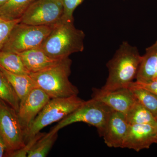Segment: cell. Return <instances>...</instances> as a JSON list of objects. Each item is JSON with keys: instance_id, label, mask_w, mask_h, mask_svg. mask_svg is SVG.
Segmentation results:
<instances>
[{"instance_id": "obj_16", "label": "cell", "mask_w": 157, "mask_h": 157, "mask_svg": "<svg viewBox=\"0 0 157 157\" xmlns=\"http://www.w3.org/2000/svg\"><path fill=\"white\" fill-rule=\"evenodd\" d=\"M0 66L9 72L16 74H29L18 54L0 50Z\"/></svg>"}, {"instance_id": "obj_5", "label": "cell", "mask_w": 157, "mask_h": 157, "mask_svg": "<svg viewBox=\"0 0 157 157\" xmlns=\"http://www.w3.org/2000/svg\"><path fill=\"white\" fill-rule=\"evenodd\" d=\"M113 110L101 101L92 98L85 101L76 110L59 121L50 131L58 132L71 124L83 122L95 127L99 135L102 137Z\"/></svg>"}, {"instance_id": "obj_11", "label": "cell", "mask_w": 157, "mask_h": 157, "mask_svg": "<svg viewBox=\"0 0 157 157\" xmlns=\"http://www.w3.org/2000/svg\"><path fill=\"white\" fill-rule=\"evenodd\" d=\"M129 127L125 115L113 110L102 136L105 144L109 147L123 148Z\"/></svg>"}, {"instance_id": "obj_4", "label": "cell", "mask_w": 157, "mask_h": 157, "mask_svg": "<svg viewBox=\"0 0 157 157\" xmlns=\"http://www.w3.org/2000/svg\"><path fill=\"white\" fill-rule=\"evenodd\" d=\"M84 101L77 96L51 99L39 112L30 126L24 131L25 143L45 127L60 121L67 116Z\"/></svg>"}, {"instance_id": "obj_12", "label": "cell", "mask_w": 157, "mask_h": 157, "mask_svg": "<svg viewBox=\"0 0 157 157\" xmlns=\"http://www.w3.org/2000/svg\"><path fill=\"white\" fill-rule=\"evenodd\" d=\"M153 144H156L155 125L148 124H129L123 148L138 152L149 148Z\"/></svg>"}, {"instance_id": "obj_25", "label": "cell", "mask_w": 157, "mask_h": 157, "mask_svg": "<svg viewBox=\"0 0 157 157\" xmlns=\"http://www.w3.org/2000/svg\"><path fill=\"white\" fill-rule=\"evenodd\" d=\"M8 147L6 142L1 134H0V157H6L8 154Z\"/></svg>"}, {"instance_id": "obj_29", "label": "cell", "mask_w": 157, "mask_h": 157, "mask_svg": "<svg viewBox=\"0 0 157 157\" xmlns=\"http://www.w3.org/2000/svg\"><path fill=\"white\" fill-rule=\"evenodd\" d=\"M2 19V18H1V17H0V20H1Z\"/></svg>"}, {"instance_id": "obj_27", "label": "cell", "mask_w": 157, "mask_h": 157, "mask_svg": "<svg viewBox=\"0 0 157 157\" xmlns=\"http://www.w3.org/2000/svg\"><path fill=\"white\" fill-rule=\"evenodd\" d=\"M155 128L156 133V144H157V117L156 118L155 124Z\"/></svg>"}, {"instance_id": "obj_19", "label": "cell", "mask_w": 157, "mask_h": 157, "mask_svg": "<svg viewBox=\"0 0 157 157\" xmlns=\"http://www.w3.org/2000/svg\"><path fill=\"white\" fill-rule=\"evenodd\" d=\"M139 103L148 109L155 117H157V95L141 88L129 87Z\"/></svg>"}, {"instance_id": "obj_2", "label": "cell", "mask_w": 157, "mask_h": 157, "mask_svg": "<svg viewBox=\"0 0 157 157\" xmlns=\"http://www.w3.org/2000/svg\"><path fill=\"white\" fill-rule=\"evenodd\" d=\"M85 37L84 32L75 27L74 21L62 18L39 48L51 57L67 58L84 50Z\"/></svg>"}, {"instance_id": "obj_8", "label": "cell", "mask_w": 157, "mask_h": 157, "mask_svg": "<svg viewBox=\"0 0 157 157\" xmlns=\"http://www.w3.org/2000/svg\"><path fill=\"white\" fill-rule=\"evenodd\" d=\"M61 0H36L23 15L21 22L33 25H53L63 17Z\"/></svg>"}, {"instance_id": "obj_24", "label": "cell", "mask_w": 157, "mask_h": 157, "mask_svg": "<svg viewBox=\"0 0 157 157\" xmlns=\"http://www.w3.org/2000/svg\"><path fill=\"white\" fill-rule=\"evenodd\" d=\"M129 87L141 88L149 91L157 95V79L147 82L134 81L130 84L128 88Z\"/></svg>"}, {"instance_id": "obj_21", "label": "cell", "mask_w": 157, "mask_h": 157, "mask_svg": "<svg viewBox=\"0 0 157 157\" xmlns=\"http://www.w3.org/2000/svg\"><path fill=\"white\" fill-rule=\"evenodd\" d=\"M21 19L14 20H0V50L6 44L14 27L21 22Z\"/></svg>"}, {"instance_id": "obj_23", "label": "cell", "mask_w": 157, "mask_h": 157, "mask_svg": "<svg viewBox=\"0 0 157 157\" xmlns=\"http://www.w3.org/2000/svg\"><path fill=\"white\" fill-rule=\"evenodd\" d=\"M63 7V14L62 19L74 21L73 13L75 9L83 0H61Z\"/></svg>"}, {"instance_id": "obj_15", "label": "cell", "mask_w": 157, "mask_h": 157, "mask_svg": "<svg viewBox=\"0 0 157 157\" xmlns=\"http://www.w3.org/2000/svg\"><path fill=\"white\" fill-rule=\"evenodd\" d=\"M36 0H9L0 7V17L6 20L21 19Z\"/></svg>"}, {"instance_id": "obj_9", "label": "cell", "mask_w": 157, "mask_h": 157, "mask_svg": "<svg viewBox=\"0 0 157 157\" xmlns=\"http://www.w3.org/2000/svg\"><path fill=\"white\" fill-rule=\"evenodd\" d=\"M51 98L43 90L36 87L20 102L17 116L21 128L25 131Z\"/></svg>"}, {"instance_id": "obj_14", "label": "cell", "mask_w": 157, "mask_h": 157, "mask_svg": "<svg viewBox=\"0 0 157 157\" xmlns=\"http://www.w3.org/2000/svg\"><path fill=\"white\" fill-rule=\"evenodd\" d=\"M4 73L17 94L20 102L22 101L34 88L37 87L29 74H16L5 70L0 66Z\"/></svg>"}, {"instance_id": "obj_26", "label": "cell", "mask_w": 157, "mask_h": 157, "mask_svg": "<svg viewBox=\"0 0 157 157\" xmlns=\"http://www.w3.org/2000/svg\"><path fill=\"white\" fill-rule=\"evenodd\" d=\"M9 0H0V7L5 5Z\"/></svg>"}, {"instance_id": "obj_10", "label": "cell", "mask_w": 157, "mask_h": 157, "mask_svg": "<svg viewBox=\"0 0 157 157\" xmlns=\"http://www.w3.org/2000/svg\"><path fill=\"white\" fill-rule=\"evenodd\" d=\"M92 98L103 102L113 110L126 114L137 101L132 90L124 88L108 92L93 89Z\"/></svg>"}, {"instance_id": "obj_20", "label": "cell", "mask_w": 157, "mask_h": 157, "mask_svg": "<svg viewBox=\"0 0 157 157\" xmlns=\"http://www.w3.org/2000/svg\"><path fill=\"white\" fill-rule=\"evenodd\" d=\"M0 98L17 112L19 109L20 101L17 94L6 76L0 70Z\"/></svg>"}, {"instance_id": "obj_28", "label": "cell", "mask_w": 157, "mask_h": 157, "mask_svg": "<svg viewBox=\"0 0 157 157\" xmlns=\"http://www.w3.org/2000/svg\"><path fill=\"white\" fill-rule=\"evenodd\" d=\"M157 79V67H156V73H155V77L154 79Z\"/></svg>"}, {"instance_id": "obj_13", "label": "cell", "mask_w": 157, "mask_h": 157, "mask_svg": "<svg viewBox=\"0 0 157 157\" xmlns=\"http://www.w3.org/2000/svg\"><path fill=\"white\" fill-rule=\"evenodd\" d=\"M16 53L21 56L25 67L30 73L45 70L59 63L66 59L51 57L39 48Z\"/></svg>"}, {"instance_id": "obj_1", "label": "cell", "mask_w": 157, "mask_h": 157, "mask_svg": "<svg viewBox=\"0 0 157 157\" xmlns=\"http://www.w3.org/2000/svg\"><path fill=\"white\" fill-rule=\"evenodd\" d=\"M142 56L135 46L125 41L107 63L108 74L101 91L108 92L128 88L136 79Z\"/></svg>"}, {"instance_id": "obj_18", "label": "cell", "mask_w": 157, "mask_h": 157, "mask_svg": "<svg viewBox=\"0 0 157 157\" xmlns=\"http://www.w3.org/2000/svg\"><path fill=\"white\" fill-rule=\"evenodd\" d=\"M58 132L50 131L45 133L44 136L37 141L29 152L28 157H45L47 156L53 144L57 139Z\"/></svg>"}, {"instance_id": "obj_17", "label": "cell", "mask_w": 157, "mask_h": 157, "mask_svg": "<svg viewBox=\"0 0 157 157\" xmlns=\"http://www.w3.org/2000/svg\"><path fill=\"white\" fill-rule=\"evenodd\" d=\"M125 115L129 124H148L155 125V117L137 100Z\"/></svg>"}, {"instance_id": "obj_3", "label": "cell", "mask_w": 157, "mask_h": 157, "mask_svg": "<svg viewBox=\"0 0 157 157\" xmlns=\"http://www.w3.org/2000/svg\"><path fill=\"white\" fill-rule=\"evenodd\" d=\"M72 60L69 58L42 71L30 73L29 75L37 87L51 99L78 95V89L69 80Z\"/></svg>"}, {"instance_id": "obj_7", "label": "cell", "mask_w": 157, "mask_h": 157, "mask_svg": "<svg viewBox=\"0 0 157 157\" xmlns=\"http://www.w3.org/2000/svg\"><path fill=\"white\" fill-rule=\"evenodd\" d=\"M0 134L8 147L9 154L22 148L25 144L24 131L21 128L17 112L0 98Z\"/></svg>"}, {"instance_id": "obj_6", "label": "cell", "mask_w": 157, "mask_h": 157, "mask_svg": "<svg viewBox=\"0 0 157 157\" xmlns=\"http://www.w3.org/2000/svg\"><path fill=\"white\" fill-rule=\"evenodd\" d=\"M53 25H33L20 22L14 27L1 50L19 53L40 47L50 34Z\"/></svg>"}, {"instance_id": "obj_22", "label": "cell", "mask_w": 157, "mask_h": 157, "mask_svg": "<svg viewBox=\"0 0 157 157\" xmlns=\"http://www.w3.org/2000/svg\"><path fill=\"white\" fill-rule=\"evenodd\" d=\"M46 133L39 132L36 136L31 138L25 144L22 148L14 151L9 154L7 157H27L29 152L33 148V147L36 143L37 141L44 136Z\"/></svg>"}]
</instances>
